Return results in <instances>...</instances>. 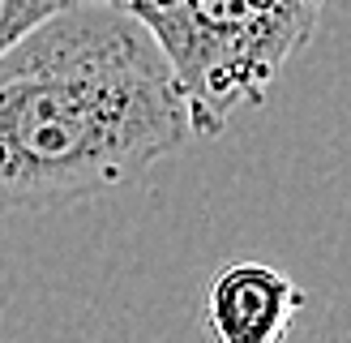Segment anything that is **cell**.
Listing matches in <instances>:
<instances>
[{"label":"cell","instance_id":"obj_5","mask_svg":"<svg viewBox=\"0 0 351 343\" xmlns=\"http://www.w3.org/2000/svg\"><path fill=\"white\" fill-rule=\"evenodd\" d=\"M73 5H108V9H129L133 0H73Z\"/></svg>","mask_w":351,"mask_h":343},{"label":"cell","instance_id":"obj_1","mask_svg":"<svg viewBox=\"0 0 351 343\" xmlns=\"http://www.w3.org/2000/svg\"><path fill=\"white\" fill-rule=\"evenodd\" d=\"M189 137L180 86L129 9L69 5L0 56V211L120 189Z\"/></svg>","mask_w":351,"mask_h":343},{"label":"cell","instance_id":"obj_2","mask_svg":"<svg viewBox=\"0 0 351 343\" xmlns=\"http://www.w3.org/2000/svg\"><path fill=\"white\" fill-rule=\"evenodd\" d=\"M326 0H133L184 95L193 137H219L261 108L287 60L317 34Z\"/></svg>","mask_w":351,"mask_h":343},{"label":"cell","instance_id":"obj_4","mask_svg":"<svg viewBox=\"0 0 351 343\" xmlns=\"http://www.w3.org/2000/svg\"><path fill=\"white\" fill-rule=\"evenodd\" d=\"M69 5H73V0H0V56Z\"/></svg>","mask_w":351,"mask_h":343},{"label":"cell","instance_id":"obj_3","mask_svg":"<svg viewBox=\"0 0 351 343\" xmlns=\"http://www.w3.org/2000/svg\"><path fill=\"white\" fill-rule=\"evenodd\" d=\"M304 309V287L266 262H227L206 287V331L215 343H283Z\"/></svg>","mask_w":351,"mask_h":343}]
</instances>
